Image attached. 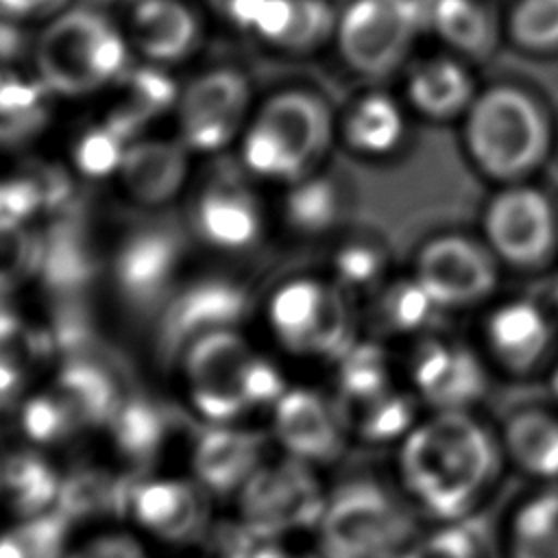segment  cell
Wrapping results in <instances>:
<instances>
[{
  "instance_id": "24",
  "label": "cell",
  "mask_w": 558,
  "mask_h": 558,
  "mask_svg": "<svg viewBox=\"0 0 558 558\" xmlns=\"http://www.w3.org/2000/svg\"><path fill=\"white\" fill-rule=\"evenodd\" d=\"M501 558H558V484H538L519 497L499 527Z\"/></svg>"
},
{
  "instance_id": "17",
  "label": "cell",
  "mask_w": 558,
  "mask_h": 558,
  "mask_svg": "<svg viewBox=\"0 0 558 558\" xmlns=\"http://www.w3.org/2000/svg\"><path fill=\"white\" fill-rule=\"evenodd\" d=\"M266 462L264 440L233 425H209L190 453V475L216 499H233Z\"/></svg>"
},
{
  "instance_id": "4",
  "label": "cell",
  "mask_w": 558,
  "mask_h": 558,
  "mask_svg": "<svg viewBox=\"0 0 558 558\" xmlns=\"http://www.w3.org/2000/svg\"><path fill=\"white\" fill-rule=\"evenodd\" d=\"M126 35L102 13L61 11L35 41V76L52 96L83 98L113 85L126 68Z\"/></svg>"
},
{
  "instance_id": "25",
  "label": "cell",
  "mask_w": 558,
  "mask_h": 558,
  "mask_svg": "<svg viewBox=\"0 0 558 558\" xmlns=\"http://www.w3.org/2000/svg\"><path fill=\"white\" fill-rule=\"evenodd\" d=\"M499 445L506 464L538 484H558V414L541 408L512 412Z\"/></svg>"
},
{
  "instance_id": "18",
  "label": "cell",
  "mask_w": 558,
  "mask_h": 558,
  "mask_svg": "<svg viewBox=\"0 0 558 558\" xmlns=\"http://www.w3.org/2000/svg\"><path fill=\"white\" fill-rule=\"evenodd\" d=\"M484 340L490 357L504 371L527 375L547 357L554 344V325L536 303L506 301L486 316Z\"/></svg>"
},
{
  "instance_id": "31",
  "label": "cell",
  "mask_w": 558,
  "mask_h": 558,
  "mask_svg": "<svg viewBox=\"0 0 558 558\" xmlns=\"http://www.w3.org/2000/svg\"><path fill=\"white\" fill-rule=\"evenodd\" d=\"M399 558H488V554L482 534L466 519L421 527Z\"/></svg>"
},
{
  "instance_id": "37",
  "label": "cell",
  "mask_w": 558,
  "mask_h": 558,
  "mask_svg": "<svg viewBox=\"0 0 558 558\" xmlns=\"http://www.w3.org/2000/svg\"><path fill=\"white\" fill-rule=\"evenodd\" d=\"M549 390H551L554 399L558 401V362L554 364V368H551V373H549Z\"/></svg>"
},
{
  "instance_id": "10",
  "label": "cell",
  "mask_w": 558,
  "mask_h": 558,
  "mask_svg": "<svg viewBox=\"0 0 558 558\" xmlns=\"http://www.w3.org/2000/svg\"><path fill=\"white\" fill-rule=\"evenodd\" d=\"M482 235L497 262L538 268L558 248V214L551 198L527 181L501 185L484 207Z\"/></svg>"
},
{
  "instance_id": "7",
  "label": "cell",
  "mask_w": 558,
  "mask_h": 558,
  "mask_svg": "<svg viewBox=\"0 0 558 558\" xmlns=\"http://www.w3.org/2000/svg\"><path fill=\"white\" fill-rule=\"evenodd\" d=\"M327 497L329 488L320 482L318 469L286 456L266 460L231 504L240 523L266 543L316 532Z\"/></svg>"
},
{
  "instance_id": "20",
  "label": "cell",
  "mask_w": 558,
  "mask_h": 558,
  "mask_svg": "<svg viewBox=\"0 0 558 558\" xmlns=\"http://www.w3.org/2000/svg\"><path fill=\"white\" fill-rule=\"evenodd\" d=\"M473 74L460 57L418 61L405 78V102L425 120H462L477 96Z\"/></svg>"
},
{
  "instance_id": "9",
  "label": "cell",
  "mask_w": 558,
  "mask_h": 558,
  "mask_svg": "<svg viewBox=\"0 0 558 558\" xmlns=\"http://www.w3.org/2000/svg\"><path fill=\"white\" fill-rule=\"evenodd\" d=\"M418 26L416 0H351L338 15L333 39L353 72L381 78L403 65Z\"/></svg>"
},
{
  "instance_id": "33",
  "label": "cell",
  "mask_w": 558,
  "mask_h": 558,
  "mask_svg": "<svg viewBox=\"0 0 558 558\" xmlns=\"http://www.w3.org/2000/svg\"><path fill=\"white\" fill-rule=\"evenodd\" d=\"M384 316L395 329L421 327L432 310H438L423 288L410 277L405 283H397L384 296Z\"/></svg>"
},
{
  "instance_id": "14",
  "label": "cell",
  "mask_w": 558,
  "mask_h": 558,
  "mask_svg": "<svg viewBox=\"0 0 558 558\" xmlns=\"http://www.w3.org/2000/svg\"><path fill=\"white\" fill-rule=\"evenodd\" d=\"M272 432L286 456L316 469L338 460L347 445L340 412L307 388L279 395L272 403Z\"/></svg>"
},
{
  "instance_id": "26",
  "label": "cell",
  "mask_w": 558,
  "mask_h": 558,
  "mask_svg": "<svg viewBox=\"0 0 558 558\" xmlns=\"http://www.w3.org/2000/svg\"><path fill=\"white\" fill-rule=\"evenodd\" d=\"M405 111L401 102L381 92L360 96L340 122V137L347 148L373 159L397 153L405 140Z\"/></svg>"
},
{
  "instance_id": "32",
  "label": "cell",
  "mask_w": 558,
  "mask_h": 558,
  "mask_svg": "<svg viewBox=\"0 0 558 558\" xmlns=\"http://www.w3.org/2000/svg\"><path fill=\"white\" fill-rule=\"evenodd\" d=\"M150 543L124 521L74 530L63 558H153Z\"/></svg>"
},
{
  "instance_id": "23",
  "label": "cell",
  "mask_w": 558,
  "mask_h": 558,
  "mask_svg": "<svg viewBox=\"0 0 558 558\" xmlns=\"http://www.w3.org/2000/svg\"><path fill=\"white\" fill-rule=\"evenodd\" d=\"M190 150L181 140H142L129 144L118 168L124 192L142 205H163L185 183Z\"/></svg>"
},
{
  "instance_id": "21",
  "label": "cell",
  "mask_w": 558,
  "mask_h": 558,
  "mask_svg": "<svg viewBox=\"0 0 558 558\" xmlns=\"http://www.w3.org/2000/svg\"><path fill=\"white\" fill-rule=\"evenodd\" d=\"M39 449L31 442L0 453V510L7 519L57 510L63 473Z\"/></svg>"
},
{
  "instance_id": "12",
  "label": "cell",
  "mask_w": 558,
  "mask_h": 558,
  "mask_svg": "<svg viewBox=\"0 0 558 558\" xmlns=\"http://www.w3.org/2000/svg\"><path fill=\"white\" fill-rule=\"evenodd\" d=\"M497 264L484 242L464 233H438L418 248L412 277L438 310H462L495 292Z\"/></svg>"
},
{
  "instance_id": "28",
  "label": "cell",
  "mask_w": 558,
  "mask_h": 558,
  "mask_svg": "<svg viewBox=\"0 0 558 558\" xmlns=\"http://www.w3.org/2000/svg\"><path fill=\"white\" fill-rule=\"evenodd\" d=\"M48 87L35 76H0V144H22L48 122Z\"/></svg>"
},
{
  "instance_id": "35",
  "label": "cell",
  "mask_w": 558,
  "mask_h": 558,
  "mask_svg": "<svg viewBox=\"0 0 558 558\" xmlns=\"http://www.w3.org/2000/svg\"><path fill=\"white\" fill-rule=\"evenodd\" d=\"M68 0H0V9L13 17L48 15L61 9Z\"/></svg>"
},
{
  "instance_id": "15",
  "label": "cell",
  "mask_w": 558,
  "mask_h": 558,
  "mask_svg": "<svg viewBox=\"0 0 558 558\" xmlns=\"http://www.w3.org/2000/svg\"><path fill=\"white\" fill-rule=\"evenodd\" d=\"M412 386L432 410H471L486 392L480 357L460 342L429 340L412 360Z\"/></svg>"
},
{
  "instance_id": "36",
  "label": "cell",
  "mask_w": 558,
  "mask_h": 558,
  "mask_svg": "<svg viewBox=\"0 0 558 558\" xmlns=\"http://www.w3.org/2000/svg\"><path fill=\"white\" fill-rule=\"evenodd\" d=\"M11 20L15 17L0 9V59L9 57L20 46V31Z\"/></svg>"
},
{
  "instance_id": "8",
  "label": "cell",
  "mask_w": 558,
  "mask_h": 558,
  "mask_svg": "<svg viewBox=\"0 0 558 558\" xmlns=\"http://www.w3.org/2000/svg\"><path fill=\"white\" fill-rule=\"evenodd\" d=\"M216 501L192 475L140 473L126 495L124 523L150 545H198L218 517Z\"/></svg>"
},
{
  "instance_id": "29",
  "label": "cell",
  "mask_w": 558,
  "mask_h": 558,
  "mask_svg": "<svg viewBox=\"0 0 558 558\" xmlns=\"http://www.w3.org/2000/svg\"><path fill=\"white\" fill-rule=\"evenodd\" d=\"M74 527L57 512L7 519L0 525V558H63Z\"/></svg>"
},
{
  "instance_id": "34",
  "label": "cell",
  "mask_w": 558,
  "mask_h": 558,
  "mask_svg": "<svg viewBox=\"0 0 558 558\" xmlns=\"http://www.w3.org/2000/svg\"><path fill=\"white\" fill-rule=\"evenodd\" d=\"M248 558H325L318 547H296L294 541H266L259 543Z\"/></svg>"
},
{
  "instance_id": "27",
  "label": "cell",
  "mask_w": 558,
  "mask_h": 558,
  "mask_svg": "<svg viewBox=\"0 0 558 558\" xmlns=\"http://www.w3.org/2000/svg\"><path fill=\"white\" fill-rule=\"evenodd\" d=\"M427 17L438 39L460 59L482 61L497 48V24L482 0H432Z\"/></svg>"
},
{
  "instance_id": "30",
  "label": "cell",
  "mask_w": 558,
  "mask_h": 558,
  "mask_svg": "<svg viewBox=\"0 0 558 558\" xmlns=\"http://www.w3.org/2000/svg\"><path fill=\"white\" fill-rule=\"evenodd\" d=\"M512 46L530 54L558 52V0H517L506 17Z\"/></svg>"
},
{
  "instance_id": "2",
  "label": "cell",
  "mask_w": 558,
  "mask_h": 558,
  "mask_svg": "<svg viewBox=\"0 0 558 558\" xmlns=\"http://www.w3.org/2000/svg\"><path fill=\"white\" fill-rule=\"evenodd\" d=\"M554 129L543 102L519 85L480 89L462 118L464 153L486 179L527 181L549 157Z\"/></svg>"
},
{
  "instance_id": "19",
  "label": "cell",
  "mask_w": 558,
  "mask_h": 558,
  "mask_svg": "<svg viewBox=\"0 0 558 558\" xmlns=\"http://www.w3.org/2000/svg\"><path fill=\"white\" fill-rule=\"evenodd\" d=\"M126 41L146 63L177 65L196 50L201 24L179 0H137L129 17Z\"/></svg>"
},
{
  "instance_id": "16",
  "label": "cell",
  "mask_w": 558,
  "mask_h": 558,
  "mask_svg": "<svg viewBox=\"0 0 558 558\" xmlns=\"http://www.w3.org/2000/svg\"><path fill=\"white\" fill-rule=\"evenodd\" d=\"M229 13L264 41L292 52L325 44L338 24L325 0H229Z\"/></svg>"
},
{
  "instance_id": "13",
  "label": "cell",
  "mask_w": 558,
  "mask_h": 558,
  "mask_svg": "<svg viewBox=\"0 0 558 558\" xmlns=\"http://www.w3.org/2000/svg\"><path fill=\"white\" fill-rule=\"evenodd\" d=\"M268 325L288 351L329 355L347 342L349 312L331 286L318 279H294L272 294Z\"/></svg>"
},
{
  "instance_id": "1",
  "label": "cell",
  "mask_w": 558,
  "mask_h": 558,
  "mask_svg": "<svg viewBox=\"0 0 558 558\" xmlns=\"http://www.w3.org/2000/svg\"><path fill=\"white\" fill-rule=\"evenodd\" d=\"M506 458L499 434L471 410H432L399 440V493L429 523L466 521L490 499Z\"/></svg>"
},
{
  "instance_id": "22",
  "label": "cell",
  "mask_w": 558,
  "mask_h": 558,
  "mask_svg": "<svg viewBox=\"0 0 558 558\" xmlns=\"http://www.w3.org/2000/svg\"><path fill=\"white\" fill-rule=\"evenodd\" d=\"M194 227L211 246L242 251L262 233V209L246 187L231 181H216L196 198Z\"/></svg>"
},
{
  "instance_id": "3",
  "label": "cell",
  "mask_w": 558,
  "mask_h": 558,
  "mask_svg": "<svg viewBox=\"0 0 558 558\" xmlns=\"http://www.w3.org/2000/svg\"><path fill=\"white\" fill-rule=\"evenodd\" d=\"M333 135V113L318 94L279 92L251 113L240 137L242 163L259 179L296 183L323 161Z\"/></svg>"
},
{
  "instance_id": "11",
  "label": "cell",
  "mask_w": 558,
  "mask_h": 558,
  "mask_svg": "<svg viewBox=\"0 0 558 558\" xmlns=\"http://www.w3.org/2000/svg\"><path fill=\"white\" fill-rule=\"evenodd\" d=\"M177 137L190 153H218L240 140L251 120L248 78L231 68L198 74L174 98Z\"/></svg>"
},
{
  "instance_id": "6",
  "label": "cell",
  "mask_w": 558,
  "mask_h": 558,
  "mask_svg": "<svg viewBox=\"0 0 558 558\" xmlns=\"http://www.w3.org/2000/svg\"><path fill=\"white\" fill-rule=\"evenodd\" d=\"M414 517L399 488L368 477L349 480L329 488L316 547L325 558H399L421 530Z\"/></svg>"
},
{
  "instance_id": "5",
  "label": "cell",
  "mask_w": 558,
  "mask_h": 558,
  "mask_svg": "<svg viewBox=\"0 0 558 558\" xmlns=\"http://www.w3.org/2000/svg\"><path fill=\"white\" fill-rule=\"evenodd\" d=\"M190 405L209 425H233L264 401L283 392L272 371L233 329L216 327L196 336L183 355Z\"/></svg>"
}]
</instances>
